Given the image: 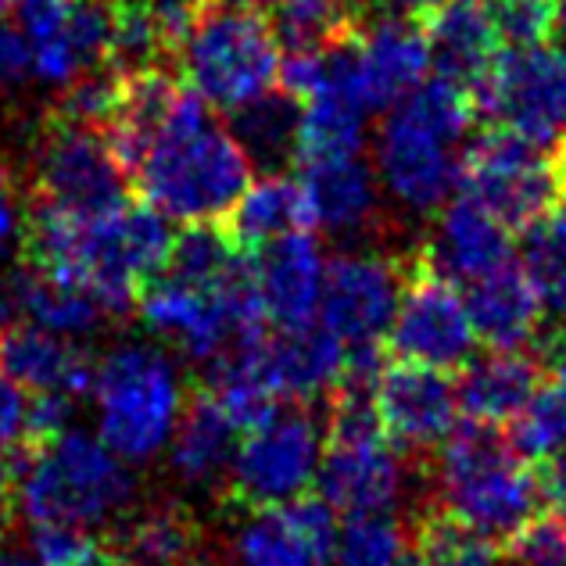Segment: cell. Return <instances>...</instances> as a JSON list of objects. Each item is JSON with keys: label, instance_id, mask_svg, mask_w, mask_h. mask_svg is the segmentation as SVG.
Segmentation results:
<instances>
[{"label": "cell", "instance_id": "cell-7", "mask_svg": "<svg viewBox=\"0 0 566 566\" xmlns=\"http://www.w3.org/2000/svg\"><path fill=\"white\" fill-rule=\"evenodd\" d=\"M459 193L484 205L513 233L566 198L563 144L545 147L502 123H488L459 155Z\"/></svg>", "mask_w": 566, "mask_h": 566}, {"label": "cell", "instance_id": "cell-36", "mask_svg": "<svg viewBox=\"0 0 566 566\" xmlns=\"http://www.w3.org/2000/svg\"><path fill=\"white\" fill-rule=\"evenodd\" d=\"M409 553V534L391 513L352 516L337 531L331 566H401Z\"/></svg>", "mask_w": 566, "mask_h": 566}, {"label": "cell", "instance_id": "cell-21", "mask_svg": "<svg viewBox=\"0 0 566 566\" xmlns=\"http://www.w3.org/2000/svg\"><path fill=\"white\" fill-rule=\"evenodd\" d=\"M441 273L473 283L513 262V230L467 193L438 208V230L423 244Z\"/></svg>", "mask_w": 566, "mask_h": 566}, {"label": "cell", "instance_id": "cell-10", "mask_svg": "<svg viewBox=\"0 0 566 566\" xmlns=\"http://www.w3.org/2000/svg\"><path fill=\"white\" fill-rule=\"evenodd\" d=\"M391 355L406 363H423L434 369H459L476 345V331L459 294L455 280L441 273L427 248L406 259V283H401L398 312L391 319Z\"/></svg>", "mask_w": 566, "mask_h": 566}, {"label": "cell", "instance_id": "cell-3", "mask_svg": "<svg viewBox=\"0 0 566 566\" xmlns=\"http://www.w3.org/2000/svg\"><path fill=\"white\" fill-rule=\"evenodd\" d=\"M441 510L491 542H510L538 516V470L513 449L495 423L467 420L452 427L438 455Z\"/></svg>", "mask_w": 566, "mask_h": 566}, {"label": "cell", "instance_id": "cell-32", "mask_svg": "<svg viewBox=\"0 0 566 566\" xmlns=\"http://www.w3.org/2000/svg\"><path fill=\"white\" fill-rule=\"evenodd\" d=\"M233 137L241 140L251 161H259L270 172L287 166L294 158V137H297V101L283 91H270L255 101L233 108Z\"/></svg>", "mask_w": 566, "mask_h": 566}, {"label": "cell", "instance_id": "cell-31", "mask_svg": "<svg viewBox=\"0 0 566 566\" xmlns=\"http://www.w3.org/2000/svg\"><path fill=\"white\" fill-rule=\"evenodd\" d=\"M363 108L352 97L323 86L316 97L302 101L297 115L294 158L297 166H326V161H345L363 155Z\"/></svg>", "mask_w": 566, "mask_h": 566}, {"label": "cell", "instance_id": "cell-22", "mask_svg": "<svg viewBox=\"0 0 566 566\" xmlns=\"http://www.w3.org/2000/svg\"><path fill=\"white\" fill-rule=\"evenodd\" d=\"M33 323L43 331L65 334V337H91L97 334L112 316L94 294L69 280H57L51 273L36 270L33 262L22 265L19 273H11L0 283V323Z\"/></svg>", "mask_w": 566, "mask_h": 566}, {"label": "cell", "instance_id": "cell-46", "mask_svg": "<svg viewBox=\"0 0 566 566\" xmlns=\"http://www.w3.org/2000/svg\"><path fill=\"white\" fill-rule=\"evenodd\" d=\"M76 566H129V563H126V556L118 553L115 545H101V542H97Z\"/></svg>", "mask_w": 566, "mask_h": 566}, {"label": "cell", "instance_id": "cell-27", "mask_svg": "<svg viewBox=\"0 0 566 566\" xmlns=\"http://www.w3.org/2000/svg\"><path fill=\"white\" fill-rule=\"evenodd\" d=\"M237 434H241V430L222 412L212 391H198L184 406L180 423H176L172 438L166 444L172 473L180 476L184 484H216L219 476H227L230 470Z\"/></svg>", "mask_w": 566, "mask_h": 566}, {"label": "cell", "instance_id": "cell-42", "mask_svg": "<svg viewBox=\"0 0 566 566\" xmlns=\"http://www.w3.org/2000/svg\"><path fill=\"white\" fill-rule=\"evenodd\" d=\"M14 233H19V201H14V187H11V169L0 158V255L11 248Z\"/></svg>", "mask_w": 566, "mask_h": 566}, {"label": "cell", "instance_id": "cell-9", "mask_svg": "<svg viewBox=\"0 0 566 566\" xmlns=\"http://www.w3.org/2000/svg\"><path fill=\"white\" fill-rule=\"evenodd\" d=\"M326 427L308 409V401H291L262 423L244 430L227 470L230 510H262L305 495L316 481L323 459Z\"/></svg>", "mask_w": 566, "mask_h": 566}, {"label": "cell", "instance_id": "cell-28", "mask_svg": "<svg viewBox=\"0 0 566 566\" xmlns=\"http://www.w3.org/2000/svg\"><path fill=\"white\" fill-rule=\"evenodd\" d=\"M305 198L312 212V227L326 233L348 237L374 227L377 219V180L363 166V158L305 166Z\"/></svg>", "mask_w": 566, "mask_h": 566}, {"label": "cell", "instance_id": "cell-29", "mask_svg": "<svg viewBox=\"0 0 566 566\" xmlns=\"http://www.w3.org/2000/svg\"><path fill=\"white\" fill-rule=\"evenodd\" d=\"M222 227L233 237V244L244 251H259L262 244L276 241V237L308 230L312 212L305 184L280 169L262 176L259 184H248V190L230 208V216L222 219Z\"/></svg>", "mask_w": 566, "mask_h": 566}, {"label": "cell", "instance_id": "cell-1", "mask_svg": "<svg viewBox=\"0 0 566 566\" xmlns=\"http://www.w3.org/2000/svg\"><path fill=\"white\" fill-rule=\"evenodd\" d=\"M169 219L147 201L126 198L104 212H65L29 201L25 255L36 270L94 294L104 312L126 316L140 287L166 270Z\"/></svg>", "mask_w": 566, "mask_h": 566}, {"label": "cell", "instance_id": "cell-40", "mask_svg": "<svg viewBox=\"0 0 566 566\" xmlns=\"http://www.w3.org/2000/svg\"><path fill=\"white\" fill-rule=\"evenodd\" d=\"M29 434V395L0 369V449H22Z\"/></svg>", "mask_w": 566, "mask_h": 566}, {"label": "cell", "instance_id": "cell-16", "mask_svg": "<svg viewBox=\"0 0 566 566\" xmlns=\"http://www.w3.org/2000/svg\"><path fill=\"white\" fill-rule=\"evenodd\" d=\"M374 409L401 452H430L452 434L459 398L449 369L423 363H387L374 384Z\"/></svg>", "mask_w": 566, "mask_h": 566}, {"label": "cell", "instance_id": "cell-15", "mask_svg": "<svg viewBox=\"0 0 566 566\" xmlns=\"http://www.w3.org/2000/svg\"><path fill=\"white\" fill-rule=\"evenodd\" d=\"M233 513H241L230 534L233 566H331L337 516L323 499L297 495Z\"/></svg>", "mask_w": 566, "mask_h": 566}, {"label": "cell", "instance_id": "cell-41", "mask_svg": "<svg viewBox=\"0 0 566 566\" xmlns=\"http://www.w3.org/2000/svg\"><path fill=\"white\" fill-rule=\"evenodd\" d=\"M33 72V43L22 25L0 22V86H19Z\"/></svg>", "mask_w": 566, "mask_h": 566}, {"label": "cell", "instance_id": "cell-33", "mask_svg": "<svg viewBox=\"0 0 566 566\" xmlns=\"http://www.w3.org/2000/svg\"><path fill=\"white\" fill-rule=\"evenodd\" d=\"M276 36L287 51L308 48L326 51L334 43L355 36L366 22L355 0H276Z\"/></svg>", "mask_w": 566, "mask_h": 566}, {"label": "cell", "instance_id": "cell-43", "mask_svg": "<svg viewBox=\"0 0 566 566\" xmlns=\"http://www.w3.org/2000/svg\"><path fill=\"white\" fill-rule=\"evenodd\" d=\"M538 484H542V502L548 510L566 513V455L553 459V463H542Z\"/></svg>", "mask_w": 566, "mask_h": 566}, {"label": "cell", "instance_id": "cell-4", "mask_svg": "<svg viewBox=\"0 0 566 566\" xmlns=\"http://www.w3.org/2000/svg\"><path fill=\"white\" fill-rule=\"evenodd\" d=\"M19 505L29 524L101 527L123 516L137 484L129 463H123L101 438L80 427H65L40 444L22 449Z\"/></svg>", "mask_w": 566, "mask_h": 566}, {"label": "cell", "instance_id": "cell-38", "mask_svg": "<svg viewBox=\"0 0 566 566\" xmlns=\"http://www.w3.org/2000/svg\"><path fill=\"white\" fill-rule=\"evenodd\" d=\"M505 548L520 566H566V513L534 516Z\"/></svg>", "mask_w": 566, "mask_h": 566}, {"label": "cell", "instance_id": "cell-14", "mask_svg": "<svg viewBox=\"0 0 566 566\" xmlns=\"http://www.w3.org/2000/svg\"><path fill=\"white\" fill-rule=\"evenodd\" d=\"M377 172L398 205L416 216H430L459 187V155L452 140L398 104L380 126Z\"/></svg>", "mask_w": 566, "mask_h": 566}, {"label": "cell", "instance_id": "cell-26", "mask_svg": "<svg viewBox=\"0 0 566 566\" xmlns=\"http://www.w3.org/2000/svg\"><path fill=\"white\" fill-rule=\"evenodd\" d=\"M201 520L176 499L144 505L115 531V548L129 566H193L201 556Z\"/></svg>", "mask_w": 566, "mask_h": 566}, {"label": "cell", "instance_id": "cell-35", "mask_svg": "<svg viewBox=\"0 0 566 566\" xmlns=\"http://www.w3.org/2000/svg\"><path fill=\"white\" fill-rule=\"evenodd\" d=\"M409 556L416 566H499V542L459 524L438 505L416 520Z\"/></svg>", "mask_w": 566, "mask_h": 566}, {"label": "cell", "instance_id": "cell-13", "mask_svg": "<svg viewBox=\"0 0 566 566\" xmlns=\"http://www.w3.org/2000/svg\"><path fill=\"white\" fill-rule=\"evenodd\" d=\"M401 283H406V259L380 255V251L337 255L323 276V326L345 348L380 345L398 312Z\"/></svg>", "mask_w": 566, "mask_h": 566}, {"label": "cell", "instance_id": "cell-11", "mask_svg": "<svg viewBox=\"0 0 566 566\" xmlns=\"http://www.w3.org/2000/svg\"><path fill=\"white\" fill-rule=\"evenodd\" d=\"M129 198V180L101 129L48 115L33 158L36 205L65 212H104Z\"/></svg>", "mask_w": 566, "mask_h": 566}, {"label": "cell", "instance_id": "cell-8", "mask_svg": "<svg viewBox=\"0 0 566 566\" xmlns=\"http://www.w3.org/2000/svg\"><path fill=\"white\" fill-rule=\"evenodd\" d=\"M280 48L270 14L208 11L193 14L180 62L193 91L208 104L233 112L276 86Z\"/></svg>", "mask_w": 566, "mask_h": 566}, {"label": "cell", "instance_id": "cell-23", "mask_svg": "<svg viewBox=\"0 0 566 566\" xmlns=\"http://www.w3.org/2000/svg\"><path fill=\"white\" fill-rule=\"evenodd\" d=\"M545 366V352L531 348H491L481 359L459 366L455 398L470 420L481 423H513L534 395Z\"/></svg>", "mask_w": 566, "mask_h": 566}, {"label": "cell", "instance_id": "cell-17", "mask_svg": "<svg viewBox=\"0 0 566 566\" xmlns=\"http://www.w3.org/2000/svg\"><path fill=\"white\" fill-rule=\"evenodd\" d=\"M430 69V48L420 19L387 14L380 22H363L355 36V76H359L363 108H391L423 83Z\"/></svg>", "mask_w": 566, "mask_h": 566}, {"label": "cell", "instance_id": "cell-2", "mask_svg": "<svg viewBox=\"0 0 566 566\" xmlns=\"http://www.w3.org/2000/svg\"><path fill=\"white\" fill-rule=\"evenodd\" d=\"M248 184V151L216 123L208 101L193 86L129 172V187L140 193V201L184 227L222 222Z\"/></svg>", "mask_w": 566, "mask_h": 566}, {"label": "cell", "instance_id": "cell-47", "mask_svg": "<svg viewBox=\"0 0 566 566\" xmlns=\"http://www.w3.org/2000/svg\"><path fill=\"white\" fill-rule=\"evenodd\" d=\"M11 495H14V470H11L8 459L0 455V513H8Z\"/></svg>", "mask_w": 566, "mask_h": 566}, {"label": "cell", "instance_id": "cell-34", "mask_svg": "<svg viewBox=\"0 0 566 566\" xmlns=\"http://www.w3.org/2000/svg\"><path fill=\"white\" fill-rule=\"evenodd\" d=\"M524 270L548 316L566 323V198L524 230Z\"/></svg>", "mask_w": 566, "mask_h": 566}, {"label": "cell", "instance_id": "cell-6", "mask_svg": "<svg viewBox=\"0 0 566 566\" xmlns=\"http://www.w3.org/2000/svg\"><path fill=\"white\" fill-rule=\"evenodd\" d=\"M316 481L319 499L348 520L391 513L406 495V459L384 434L374 391L334 387Z\"/></svg>", "mask_w": 566, "mask_h": 566}, {"label": "cell", "instance_id": "cell-37", "mask_svg": "<svg viewBox=\"0 0 566 566\" xmlns=\"http://www.w3.org/2000/svg\"><path fill=\"white\" fill-rule=\"evenodd\" d=\"M502 48H538L553 40V0H484Z\"/></svg>", "mask_w": 566, "mask_h": 566}, {"label": "cell", "instance_id": "cell-19", "mask_svg": "<svg viewBox=\"0 0 566 566\" xmlns=\"http://www.w3.org/2000/svg\"><path fill=\"white\" fill-rule=\"evenodd\" d=\"M420 22L438 76L467 86L476 108V97L491 86V76H495L499 57L505 51L484 0H441Z\"/></svg>", "mask_w": 566, "mask_h": 566}, {"label": "cell", "instance_id": "cell-39", "mask_svg": "<svg viewBox=\"0 0 566 566\" xmlns=\"http://www.w3.org/2000/svg\"><path fill=\"white\" fill-rule=\"evenodd\" d=\"M97 542L83 527L65 524H33L29 531V553L40 566H76Z\"/></svg>", "mask_w": 566, "mask_h": 566}, {"label": "cell", "instance_id": "cell-44", "mask_svg": "<svg viewBox=\"0 0 566 566\" xmlns=\"http://www.w3.org/2000/svg\"><path fill=\"white\" fill-rule=\"evenodd\" d=\"M276 0H190L193 14L208 11H251V14H273Z\"/></svg>", "mask_w": 566, "mask_h": 566}, {"label": "cell", "instance_id": "cell-24", "mask_svg": "<svg viewBox=\"0 0 566 566\" xmlns=\"http://www.w3.org/2000/svg\"><path fill=\"white\" fill-rule=\"evenodd\" d=\"M467 308L476 340L488 348H527L542 331V302L524 262H505L495 273L470 283Z\"/></svg>", "mask_w": 566, "mask_h": 566}, {"label": "cell", "instance_id": "cell-25", "mask_svg": "<svg viewBox=\"0 0 566 566\" xmlns=\"http://www.w3.org/2000/svg\"><path fill=\"white\" fill-rule=\"evenodd\" d=\"M265 366L276 384L280 398L312 401L334 391L340 374H345L348 348L319 323L294 326V331H273L262 340Z\"/></svg>", "mask_w": 566, "mask_h": 566}, {"label": "cell", "instance_id": "cell-20", "mask_svg": "<svg viewBox=\"0 0 566 566\" xmlns=\"http://www.w3.org/2000/svg\"><path fill=\"white\" fill-rule=\"evenodd\" d=\"M0 369L29 395H91L97 363L76 337L11 319L0 323Z\"/></svg>", "mask_w": 566, "mask_h": 566}, {"label": "cell", "instance_id": "cell-45", "mask_svg": "<svg viewBox=\"0 0 566 566\" xmlns=\"http://www.w3.org/2000/svg\"><path fill=\"white\" fill-rule=\"evenodd\" d=\"M369 4H377L391 14H409V19H423L427 11H434L441 0H369Z\"/></svg>", "mask_w": 566, "mask_h": 566}, {"label": "cell", "instance_id": "cell-12", "mask_svg": "<svg viewBox=\"0 0 566 566\" xmlns=\"http://www.w3.org/2000/svg\"><path fill=\"white\" fill-rule=\"evenodd\" d=\"M476 118L502 123L534 144L566 140V48H505L491 86L476 97Z\"/></svg>", "mask_w": 566, "mask_h": 566}, {"label": "cell", "instance_id": "cell-18", "mask_svg": "<svg viewBox=\"0 0 566 566\" xmlns=\"http://www.w3.org/2000/svg\"><path fill=\"white\" fill-rule=\"evenodd\" d=\"M251 273H255L265 319L276 331L308 326L319 316L326 262L323 248L312 233L297 230L251 251Z\"/></svg>", "mask_w": 566, "mask_h": 566}, {"label": "cell", "instance_id": "cell-49", "mask_svg": "<svg viewBox=\"0 0 566 566\" xmlns=\"http://www.w3.org/2000/svg\"><path fill=\"white\" fill-rule=\"evenodd\" d=\"M11 8H14V0H0V19H4Z\"/></svg>", "mask_w": 566, "mask_h": 566}, {"label": "cell", "instance_id": "cell-5", "mask_svg": "<svg viewBox=\"0 0 566 566\" xmlns=\"http://www.w3.org/2000/svg\"><path fill=\"white\" fill-rule=\"evenodd\" d=\"M97 438L123 463H151L166 449L184 412V380L155 345H118L94 374Z\"/></svg>", "mask_w": 566, "mask_h": 566}, {"label": "cell", "instance_id": "cell-30", "mask_svg": "<svg viewBox=\"0 0 566 566\" xmlns=\"http://www.w3.org/2000/svg\"><path fill=\"white\" fill-rule=\"evenodd\" d=\"M545 352V366L524 412L513 420L510 441L527 463L542 467L566 455V334Z\"/></svg>", "mask_w": 566, "mask_h": 566}, {"label": "cell", "instance_id": "cell-48", "mask_svg": "<svg viewBox=\"0 0 566 566\" xmlns=\"http://www.w3.org/2000/svg\"><path fill=\"white\" fill-rule=\"evenodd\" d=\"M553 36L566 43V0H553Z\"/></svg>", "mask_w": 566, "mask_h": 566}]
</instances>
